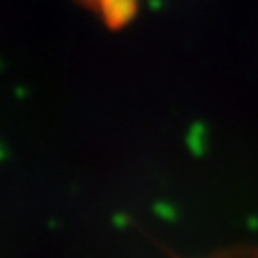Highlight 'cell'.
I'll use <instances>...</instances> for the list:
<instances>
[{"label": "cell", "mask_w": 258, "mask_h": 258, "mask_svg": "<svg viewBox=\"0 0 258 258\" xmlns=\"http://www.w3.org/2000/svg\"><path fill=\"white\" fill-rule=\"evenodd\" d=\"M91 13H95L106 26L123 28L138 15L147 0H80Z\"/></svg>", "instance_id": "1"}]
</instances>
